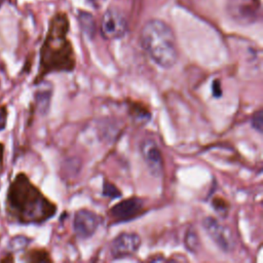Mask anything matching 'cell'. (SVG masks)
<instances>
[{
  "mask_svg": "<svg viewBox=\"0 0 263 263\" xmlns=\"http://www.w3.org/2000/svg\"><path fill=\"white\" fill-rule=\"evenodd\" d=\"M57 210V204L26 173L18 172L9 182L4 199V214L9 223L40 225L51 219Z\"/></svg>",
  "mask_w": 263,
  "mask_h": 263,
  "instance_id": "6da1fadb",
  "label": "cell"
},
{
  "mask_svg": "<svg viewBox=\"0 0 263 263\" xmlns=\"http://www.w3.org/2000/svg\"><path fill=\"white\" fill-rule=\"evenodd\" d=\"M69 21L65 13L55 14L40 49V60L34 83L38 84L50 73L71 72L75 69L76 58L68 39Z\"/></svg>",
  "mask_w": 263,
  "mask_h": 263,
  "instance_id": "7a4b0ae2",
  "label": "cell"
},
{
  "mask_svg": "<svg viewBox=\"0 0 263 263\" xmlns=\"http://www.w3.org/2000/svg\"><path fill=\"white\" fill-rule=\"evenodd\" d=\"M143 49L159 67L170 69L178 61V47L175 34L171 27L162 21L147 22L140 35Z\"/></svg>",
  "mask_w": 263,
  "mask_h": 263,
  "instance_id": "3957f363",
  "label": "cell"
},
{
  "mask_svg": "<svg viewBox=\"0 0 263 263\" xmlns=\"http://www.w3.org/2000/svg\"><path fill=\"white\" fill-rule=\"evenodd\" d=\"M146 212L144 200L133 196L120 200L109 210V218L113 223H122L134 220Z\"/></svg>",
  "mask_w": 263,
  "mask_h": 263,
  "instance_id": "277c9868",
  "label": "cell"
},
{
  "mask_svg": "<svg viewBox=\"0 0 263 263\" xmlns=\"http://www.w3.org/2000/svg\"><path fill=\"white\" fill-rule=\"evenodd\" d=\"M202 226L208 235L223 252H231L235 247V239L231 229L219 222L214 217H205L202 220Z\"/></svg>",
  "mask_w": 263,
  "mask_h": 263,
  "instance_id": "5b68a950",
  "label": "cell"
},
{
  "mask_svg": "<svg viewBox=\"0 0 263 263\" xmlns=\"http://www.w3.org/2000/svg\"><path fill=\"white\" fill-rule=\"evenodd\" d=\"M102 217L97 213L80 209L75 213L73 220V229L75 235L80 239H87L91 237L102 223Z\"/></svg>",
  "mask_w": 263,
  "mask_h": 263,
  "instance_id": "8992f818",
  "label": "cell"
},
{
  "mask_svg": "<svg viewBox=\"0 0 263 263\" xmlns=\"http://www.w3.org/2000/svg\"><path fill=\"white\" fill-rule=\"evenodd\" d=\"M127 29L126 20L117 9H108L101 21V34L105 39L114 40L121 38Z\"/></svg>",
  "mask_w": 263,
  "mask_h": 263,
  "instance_id": "52a82bcc",
  "label": "cell"
},
{
  "mask_svg": "<svg viewBox=\"0 0 263 263\" xmlns=\"http://www.w3.org/2000/svg\"><path fill=\"white\" fill-rule=\"evenodd\" d=\"M141 237L136 232H122L117 235L110 245V253L113 259H122L133 256L141 247Z\"/></svg>",
  "mask_w": 263,
  "mask_h": 263,
  "instance_id": "ba28073f",
  "label": "cell"
},
{
  "mask_svg": "<svg viewBox=\"0 0 263 263\" xmlns=\"http://www.w3.org/2000/svg\"><path fill=\"white\" fill-rule=\"evenodd\" d=\"M140 151L149 173L154 177H160L163 173L164 162L156 142L152 139H144L140 144Z\"/></svg>",
  "mask_w": 263,
  "mask_h": 263,
  "instance_id": "9c48e42d",
  "label": "cell"
},
{
  "mask_svg": "<svg viewBox=\"0 0 263 263\" xmlns=\"http://www.w3.org/2000/svg\"><path fill=\"white\" fill-rule=\"evenodd\" d=\"M21 259L28 263H49L53 261L49 252L44 248L28 249L24 252Z\"/></svg>",
  "mask_w": 263,
  "mask_h": 263,
  "instance_id": "30bf717a",
  "label": "cell"
},
{
  "mask_svg": "<svg viewBox=\"0 0 263 263\" xmlns=\"http://www.w3.org/2000/svg\"><path fill=\"white\" fill-rule=\"evenodd\" d=\"M128 110H129V114L130 116L140 123H145L147 122L150 117H151V113L150 111L147 109L146 106H143L141 103L139 102H134L132 101L128 105Z\"/></svg>",
  "mask_w": 263,
  "mask_h": 263,
  "instance_id": "8fae6325",
  "label": "cell"
},
{
  "mask_svg": "<svg viewBox=\"0 0 263 263\" xmlns=\"http://www.w3.org/2000/svg\"><path fill=\"white\" fill-rule=\"evenodd\" d=\"M184 245L185 248L191 252L196 253L200 247V240L198 237L197 232L193 228H189L184 236Z\"/></svg>",
  "mask_w": 263,
  "mask_h": 263,
  "instance_id": "7c38bea8",
  "label": "cell"
},
{
  "mask_svg": "<svg viewBox=\"0 0 263 263\" xmlns=\"http://www.w3.org/2000/svg\"><path fill=\"white\" fill-rule=\"evenodd\" d=\"M212 206L213 209L222 216H226L228 211H229V203L228 201L221 197V196H215L212 199Z\"/></svg>",
  "mask_w": 263,
  "mask_h": 263,
  "instance_id": "4fadbf2b",
  "label": "cell"
},
{
  "mask_svg": "<svg viewBox=\"0 0 263 263\" xmlns=\"http://www.w3.org/2000/svg\"><path fill=\"white\" fill-rule=\"evenodd\" d=\"M103 195L109 197L110 199H113L121 196V192L113 183H111L108 180H105L103 184Z\"/></svg>",
  "mask_w": 263,
  "mask_h": 263,
  "instance_id": "5bb4252c",
  "label": "cell"
},
{
  "mask_svg": "<svg viewBox=\"0 0 263 263\" xmlns=\"http://www.w3.org/2000/svg\"><path fill=\"white\" fill-rule=\"evenodd\" d=\"M251 124L253 126V128L255 130H257L258 133H262L263 130V113H262V109L257 110L251 118Z\"/></svg>",
  "mask_w": 263,
  "mask_h": 263,
  "instance_id": "9a60e30c",
  "label": "cell"
},
{
  "mask_svg": "<svg viewBox=\"0 0 263 263\" xmlns=\"http://www.w3.org/2000/svg\"><path fill=\"white\" fill-rule=\"evenodd\" d=\"M80 23L82 25L83 30L87 33V34H92L95 31V23L91 17V15L86 14V13H82L80 16Z\"/></svg>",
  "mask_w": 263,
  "mask_h": 263,
  "instance_id": "2e32d148",
  "label": "cell"
},
{
  "mask_svg": "<svg viewBox=\"0 0 263 263\" xmlns=\"http://www.w3.org/2000/svg\"><path fill=\"white\" fill-rule=\"evenodd\" d=\"M7 118H8L7 105L2 104V105H0V132L6 127Z\"/></svg>",
  "mask_w": 263,
  "mask_h": 263,
  "instance_id": "e0dca14e",
  "label": "cell"
},
{
  "mask_svg": "<svg viewBox=\"0 0 263 263\" xmlns=\"http://www.w3.org/2000/svg\"><path fill=\"white\" fill-rule=\"evenodd\" d=\"M5 168V146L0 142V175L4 172Z\"/></svg>",
  "mask_w": 263,
  "mask_h": 263,
  "instance_id": "ac0fdd59",
  "label": "cell"
},
{
  "mask_svg": "<svg viewBox=\"0 0 263 263\" xmlns=\"http://www.w3.org/2000/svg\"><path fill=\"white\" fill-rule=\"evenodd\" d=\"M212 90H213V95H214L216 98L221 97V95H222V89H221L220 81H219L218 79H217V80H215V81H213Z\"/></svg>",
  "mask_w": 263,
  "mask_h": 263,
  "instance_id": "d6986e66",
  "label": "cell"
},
{
  "mask_svg": "<svg viewBox=\"0 0 263 263\" xmlns=\"http://www.w3.org/2000/svg\"><path fill=\"white\" fill-rule=\"evenodd\" d=\"M15 261L14 255L12 253H6L1 259L0 263H13Z\"/></svg>",
  "mask_w": 263,
  "mask_h": 263,
  "instance_id": "ffe728a7",
  "label": "cell"
},
{
  "mask_svg": "<svg viewBox=\"0 0 263 263\" xmlns=\"http://www.w3.org/2000/svg\"><path fill=\"white\" fill-rule=\"evenodd\" d=\"M0 241H1V237H0Z\"/></svg>",
  "mask_w": 263,
  "mask_h": 263,
  "instance_id": "44dd1931",
  "label": "cell"
}]
</instances>
